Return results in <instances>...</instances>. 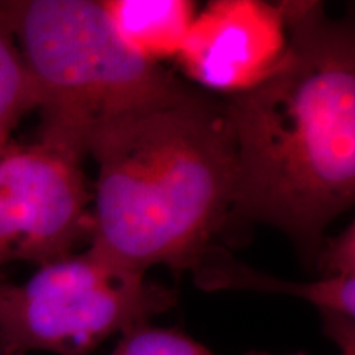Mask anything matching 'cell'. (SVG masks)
I'll return each instance as SVG.
<instances>
[{"instance_id": "obj_2", "label": "cell", "mask_w": 355, "mask_h": 355, "mask_svg": "<svg viewBox=\"0 0 355 355\" xmlns=\"http://www.w3.org/2000/svg\"><path fill=\"white\" fill-rule=\"evenodd\" d=\"M89 247L146 273L191 272L232 214L237 152L224 102L191 87L92 133Z\"/></svg>"}, {"instance_id": "obj_8", "label": "cell", "mask_w": 355, "mask_h": 355, "mask_svg": "<svg viewBox=\"0 0 355 355\" xmlns=\"http://www.w3.org/2000/svg\"><path fill=\"white\" fill-rule=\"evenodd\" d=\"M101 6L128 50L159 66L178 56L198 13L189 0H102Z\"/></svg>"}, {"instance_id": "obj_13", "label": "cell", "mask_w": 355, "mask_h": 355, "mask_svg": "<svg viewBox=\"0 0 355 355\" xmlns=\"http://www.w3.org/2000/svg\"><path fill=\"white\" fill-rule=\"evenodd\" d=\"M0 355H10V354H7L6 350H2V349H0Z\"/></svg>"}, {"instance_id": "obj_1", "label": "cell", "mask_w": 355, "mask_h": 355, "mask_svg": "<svg viewBox=\"0 0 355 355\" xmlns=\"http://www.w3.org/2000/svg\"><path fill=\"white\" fill-rule=\"evenodd\" d=\"M285 8L282 63L222 99L237 152L230 216L273 225L314 260L324 230L355 199V37L321 2Z\"/></svg>"}, {"instance_id": "obj_10", "label": "cell", "mask_w": 355, "mask_h": 355, "mask_svg": "<svg viewBox=\"0 0 355 355\" xmlns=\"http://www.w3.org/2000/svg\"><path fill=\"white\" fill-rule=\"evenodd\" d=\"M109 355H217L193 337L176 329H162L150 324L123 332ZM247 355H270L252 352Z\"/></svg>"}, {"instance_id": "obj_6", "label": "cell", "mask_w": 355, "mask_h": 355, "mask_svg": "<svg viewBox=\"0 0 355 355\" xmlns=\"http://www.w3.org/2000/svg\"><path fill=\"white\" fill-rule=\"evenodd\" d=\"M288 40L285 0H214L196 13L175 60L199 91L230 97L273 74Z\"/></svg>"}, {"instance_id": "obj_7", "label": "cell", "mask_w": 355, "mask_h": 355, "mask_svg": "<svg viewBox=\"0 0 355 355\" xmlns=\"http://www.w3.org/2000/svg\"><path fill=\"white\" fill-rule=\"evenodd\" d=\"M194 283L204 291L247 290L279 293L314 304L319 313L334 311L355 316V277L319 278L309 283H295L260 273L235 260L224 248L211 243L191 268Z\"/></svg>"}, {"instance_id": "obj_11", "label": "cell", "mask_w": 355, "mask_h": 355, "mask_svg": "<svg viewBox=\"0 0 355 355\" xmlns=\"http://www.w3.org/2000/svg\"><path fill=\"white\" fill-rule=\"evenodd\" d=\"M314 261L319 278L355 277V230L354 224L336 237L324 239Z\"/></svg>"}, {"instance_id": "obj_12", "label": "cell", "mask_w": 355, "mask_h": 355, "mask_svg": "<svg viewBox=\"0 0 355 355\" xmlns=\"http://www.w3.org/2000/svg\"><path fill=\"white\" fill-rule=\"evenodd\" d=\"M324 334L339 347L343 355H355V316L334 311H322Z\"/></svg>"}, {"instance_id": "obj_3", "label": "cell", "mask_w": 355, "mask_h": 355, "mask_svg": "<svg viewBox=\"0 0 355 355\" xmlns=\"http://www.w3.org/2000/svg\"><path fill=\"white\" fill-rule=\"evenodd\" d=\"M38 89V139L86 158L104 123L186 94L191 84L133 55L94 0H2Z\"/></svg>"}, {"instance_id": "obj_4", "label": "cell", "mask_w": 355, "mask_h": 355, "mask_svg": "<svg viewBox=\"0 0 355 355\" xmlns=\"http://www.w3.org/2000/svg\"><path fill=\"white\" fill-rule=\"evenodd\" d=\"M175 303L170 288L87 247L38 266L24 283L0 278V349L89 355Z\"/></svg>"}, {"instance_id": "obj_9", "label": "cell", "mask_w": 355, "mask_h": 355, "mask_svg": "<svg viewBox=\"0 0 355 355\" xmlns=\"http://www.w3.org/2000/svg\"><path fill=\"white\" fill-rule=\"evenodd\" d=\"M38 89L0 13V153L13 141V132L30 112L38 110Z\"/></svg>"}, {"instance_id": "obj_5", "label": "cell", "mask_w": 355, "mask_h": 355, "mask_svg": "<svg viewBox=\"0 0 355 355\" xmlns=\"http://www.w3.org/2000/svg\"><path fill=\"white\" fill-rule=\"evenodd\" d=\"M73 150L38 139L13 140L0 153V268L37 266L91 241L92 193Z\"/></svg>"}]
</instances>
